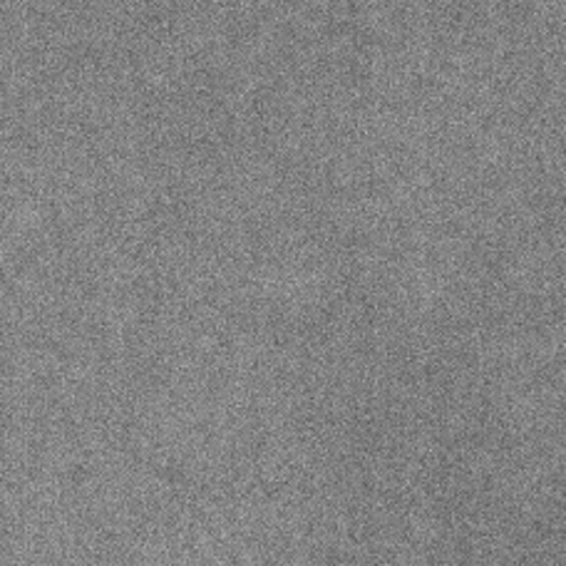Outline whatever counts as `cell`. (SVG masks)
I'll use <instances>...</instances> for the list:
<instances>
[]
</instances>
